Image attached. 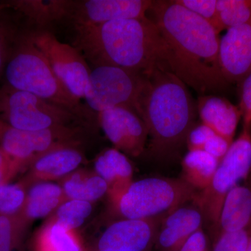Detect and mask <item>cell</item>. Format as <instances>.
<instances>
[{
    "label": "cell",
    "mask_w": 251,
    "mask_h": 251,
    "mask_svg": "<svg viewBox=\"0 0 251 251\" xmlns=\"http://www.w3.org/2000/svg\"><path fill=\"white\" fill-rule=\"evenodd\" d=\"M214 134V132L203 124L195 126L186 138L188 151L204 150L206 142Z\"/></svg>",
    "instance_id": "cell-32"
},
{
    "label": "cell",
    "mask_w": 251,
    "mask_h": 251,
    "mask_svg": "<svg viewBox=\"0 0 251 251\" xmlns=\"http://www.w3.org/2000/svg\"><path fill=\"white\" fill-rule=\"evenodd\" d=\"M251 126H244L242 133L232 142L220 162L211 184L196 195L194 202L204 219L218 224L225 197L251 169Z\"/></svg>",
    "instance_id": "cell-8"
},
{
    "label": "cell",
    "mask_w": 251,
    "mask_h": 251,
    "mask_svg": "<svg viewBox=\"0 0 251 251\" xmlns=\"http://www.w3.org/2000/svg\"><path fill=\"white\" fill-rule=\"evenodd\" d=\"M247 251H251V237L250 239V242H249V246H248Z\"/></svg>",
    "instance_id": "cell-39"
},
{
    "label": "cell",
    "mask_w": 251,
    "mask_h": 251,
    "mask_svg": "<svg viewBox=\"0 0 251 251\" xmlns=\"http://www.w3.org/2000/svg\"><path fill=\"white\" fill-rule=\"evenodd\" d=\"M206 236L200 229L188 238L179 251H206Z\"/></svg>",
    "instance_id": "cell-35"
},
{
    "label": "cell",
    "mask_w": 251,
    "mask_h": 251,
    "mask_svg": "<svg viewBox=\"0 0 251 251\" xmlns=\"http://www.w3.org/2000/svg\"><path fill=\"white\" fill-rule=\"evenodd\" d=\"M240 110L244 126H251V72L242 82Z\"/></svg>",
    "instance_id": "cell-33"
},
{
    "label": "cell",
    "mask_w": 251,
    "mask_h": 251,
    "mask_svg": "<svg viewBox=\"0 0 251 251\" xmlns=\"http://www.w3.org/2000/svg\"><path fill=\"white\" fill-rule=\"evenodd\" d=\"M231 144L226 138L215 133L207 140L203 150L215 158L220 163L228 151Z\"/></svg>",
    "instance_id": "cell-34"
},
{
    "label": "cell",
    "mask_w": 251,
    "mask_h": 251,
    "mask_svg": "<svg viewBox=\"0 0 251 251\" xmlns=\"http://www.w3.org/2000/svg\"><path fill=\"white\" fill-rule=\"evenodd\" d=\"M9 126L6 123V122L1 120L0 119V141H1V138H2L3 135H4L6 130L9 128Z\"/></svg>",
    "instance_id": "cell-37"
},
{
    "label": "cell",
    "mask_w": 251,
    "mask_h": 251,
    "mask_svg": "<svg viewBox=\"0 0 251 251\" xmlns=\"http://www.w3.org/2000/svg\"><path fill=\"white\" fill-rule=\"evenodd\" d=\"M250 239L246 229L222 232L218 238L213 251H247Z\"/></svg>",
    "instance_id": "cell-31"
},
{
    "label": "cell",
    "mask_w": 251,
    "mask_h": 251,
    "mask_svg": "<svg viewBox=\"0 0 251 251\" xmlns=\"http://www.w3.org/2000/svg\"><path fill=\"white\" fill-rule=\"evenodd\" d=\"M9 7L0 11V79L23 36L29 30L21 25L18 18L9 12Z\"/></svg>",
    "instance_id": "cell-23"
},
{
    "label": "cell",
    "mask_w": 251,
    "mask_h": 251,
    "mask_svg": "<svg viewBox=\"0 0 251 251\" xmlns=\"http://www.w3.org/2000/svg\"><path fill=\"white\" fill-rule=\"evenodd\" d=\"M152 4L150 0H70L66 21L77 28L145 18Z\"/></svg>",
    "instance_id": "cell-11"
},
{
    "label": "cell",
    "mask_w": 251,
    "mask_h": 251,
    "mask_svg": "<svg viewBox=\"0 0 251 251\" xmlns=\"http://www.w3.org/2000/svg\"><path fill=\"white\" fill-rule=\"evenodd\" d=\"M196 195V190L182 179L146 178L132 183L117 206L126 219H159L194 201Z\"/></svg>",
    "instance_id": "cell-5"
},
{
    "label": "cell",
    "mask_w": 251,
    "mask_h": 251,
    "mask_svg": "<svg viewBox=\"0 0 251 251\" xmlns=\"http://www.w3.org/2000/svg\"><path fill=\"white\" fill-rule=\"evenodd\" d=\"M251 220V190L236 186L225 197L218 224L222 232L246 229Z\"/></svg>",
    "instance_id": "cell-20"
},
{
    "label": "cell",
    "mask_w": 251,
    "mask_h": 251,
    "mask_svg": "<svg viewBox=\"0 0 251 251\" xmlns=\"http://www.w3.org/2000/svg\"><path fill=\"white\" fill-rule=\"evenodd\" d=\"M148 12L168 46L171 72L202 95L222 90L227 82L220 66L215 28L175 0L153 1Z\"/></svg>",
    "instance_id": "cell-1"
},
{
    "label": "cell",
    "mask_w": 251,
    "mask_h": 251,
    "mask_svg": "<svg viewBox=\"0 0 251 251\" xmlns=\"http://www.w3.org/2000/svg\"><path fill=\"white\" fill-rule=\"evenodd\" d=\"M147 77L114 66L94 67L91 69L84 93L86 105L97 115L121 106L132 109L137 113Z\"/></svg>",
    "instance_id": "cell-7"
},
{
    "label": "cell",
    "mask_w": 251,
    "mask_h": 251,
    "mask_svg": "<svg viewBox=\"0 0 251 251\" xmlns=\"http://www.w3.org/2000/svg\"><path fill=\"white\" fill-rule=\"evenodd\" d=\"M74 30L72 46L94 67L114 66L146 76L158 69L171 72L166 41L148 16Z\"/></svg>",
    "instance_id": "cell-2"
},
{
    "label": "cell",
    "mask_w": 251,
    "mask_h": 251,
    "mask_svg": "<svg viewBox=\"0 0 251 251\" xmlns=\"http://www.w3.org/2000/svg\"><path fill=\"white\" fill-rule=\"evenodd\" d=\"M84 159L79 146H68L52 150L30 165L31 179L48 180L66 176L78 168Z\"/></svg>",
    "instance_id": "cell-18"
},
{
    "label": "cell",
    "mask_w": 251,
    "mask_h": 251,
    "mask_svg": "<svg viewBox=\"0 0 251 251\" xmlns=\"http://www.w3.org/2000/svg\"><path fill=\"white\" fill-rule=\"evenodd\" d=\"M26 196L22 184H0V215L14 216L22 211Z\"/></svg>",
    "instance_id": "cell-29"
},
{
    "label": "cell",
    "mask_w": 251,
    "mask_h": 251,
    "mask_svg": "<svg viewBox=\"0 0 251 251\" xmlns=\"http://www.w3.org/2000/svg\"><path fill=\"white\" fill-rule=\"evenodd\" d=\"M0 116L11 128L26 131L86 123L67 109L5 84L0 87Z\"/></svg>",
    "instance_id": "cell-6"
},
{
    "label": "cell",
    "mask_w": 251,
    "mask_h": 251,
    "mask_svg": "<svg viewBox=\"0 0 251 251\" xmlns=\"http://www.w3.org/2000/svg\"><path fill=\"white\" fill-rule=\"evenodd\" d=\"M64 191L59 185L49 181L36 183L29 190L20 215L26 222L49 215L62 203Z\"/></svg>",
    "instance_id": "cell-21"
},
{
    "label": "cell",
    "mask_w": 251,
    "mask_h": 251,
    "mask_svg": "<svg viewBox=\"0 0 251 251\" xmlns=\"http://www.w3.org/2000/svg\"><path fill=\"white\" fill-rule=\"evenodd\" d=\"M29 37L66 88L74 97L83 99L92 69L82 54L74 46L60 42L50 31L33 29Z\"/></svg>",
    "instance_id": "cell-10"
},
{
    "label": "cell",
    "mask_w": 251,
    "mask_h": 251,
    "mask_svg": "<svg viewBox=\"0 0 251 251\" xmlns=\"http://www.w3.org/2000/svg\"><path fill=\"white\" fill-rule=\"evenodd\" d=\"M219 62L227 82H242L251 72V20L227 29L220 39Z\"/></svg>",
    "instance_id": "cell-14"
},
{
    "label": "cell",
    "mask_w": 251,
    "mask_h": 251,
    "mask_svg": "<svg viewBox=\"0 0 251 251\" xmlns=\"http://www.w3.org/2000/svg\"><path fill=\"white\" fill-rule=\"evenodd\" d=\"M219 164V161L204 150L188 151L181 161L182 179L196 191H204L211 184Z\"/></svg>",
    "instance_id": "cell-22"
},
{
    "label": "cell",
    "mask_w": 251,
    "mask_h": 251,
    "mask_svg": "<svg viewBox=\"0 0 251 251\" xmlns=\"http://www.w3.org/2000/svg\"><path fill=\"white\" fill-rule=\"evenodd\" d=\"M16 174L12 163L9 157L0 148V184L8 183Z\"/></svg>",
    "instance_id": "cell-36"
},
{
    "label": "cell",
    "mask_w": 251,
    "mask_h": 251,
    "mask_svg": "<svg viewBox=\"0 0 251 251\" xmlns=\"http://www.w3.org/2000/svg\"><path fill=\"white\" fill-rule=\"evenodd\" d=\"M23 36L5 69V85L29 92L75 114L86 122L97 115L74 97L54 74L45 56L34 46L29 31Z\"/></svg>",
    "instance_id": "cell-4"
},
{
    "label": "cell",
    "mask_w": 251,
    "mask_h": 251,
    "mask_svg": "<svg viewBox=\"0 0 251 251\" xmlns=\"http://www.w3.org/2000/svg\"><path fill=\"white\" fill-rule=\"evenodd\" d=\"M175 1L185 9L210 23L216 30L217 0H175Z\"/></svg>",
    "instance_id": "cell-30"
},
{
    "label": "cell",
    "mask_w": 251,
    "mask_h": 251,
    "mask_svg": "<svg viewBox=\"0 0 251 251\" xmlns=\"http://www.w3.org/2000/svg\"><path fill=\"white\" fill-rule=\"evenodd\" d=\"M218 33L251 20V0H217Z\"/></svg>",
    "instance_id": "cell-26"
},
{
    "label": "cell",
    "mask_w": 251,
    "mask_h": 251,
    "mask_svg": "<svg viewBox=\"0 0 251 251\" xmlns=\"http://www.w3.org/2000/svg\"><path fill=\"white\" fill-rule=\"evenodd\" d=\"M203 217L199 208L181 206L167 215L156 240L161 251H179L193 233L201 229Z\"/></svg>",
    "instance_id": "cell-15"
},
{
    "label": "cell",
    "mask_w": 251,
    "mask_h": 251,
    "mask_svg": "<svg viewBox=\"0 0 251 251\" xmlns=\"http://www.w3.org/2000/svg\"><path fill=\"white\" fill-rule=\"evenodd\" d=\"M159 219L122 220L99 239L98 251H146L156 240Z\"/></svg>",
    "instance_id": "cell-13"
},
{
    "label": "cell",
    "mask_w": 251,
    "mask_h": 251,
    "mask_svg": "<svg viewBox=\"0 0 251 251\" xmlns=\"http://www.w3.org/2000/svg\"><path fill=\"white\" fill-rule=\"evenodd\" d=\"M62 189L70 200L91 202L103 197L108 191V186L98 175L87 176L75 173L66 180Z\"/></svg>",
    "instance_id": "cell-24"
},
{
    "label": "cell",
    "mask_w": 251,
    "mask_h": 251,
    "mask_svg": "<svg viewBox=\"0 0 251 251\" xmlns=\"http://www.w3.org/2000/svg\"><path fill=\"white\" fill-rule=\"evenodd\" d=\"M95 171L106 181L112 199L117 203L132 184L133 170L126 155L115 148L107 149L96 159Z\"/></svg>",
    "instance_id": "cell-17"
},
{
    "label": "cell",
    "mask_w": 251,
    "mask_h": 251,
    "mask_svg": "<svg viewBox=\"0 0 251 251\" xmlns=\"http://www.w3.org/2000/svg\"><path fill=\"white\" fill-rule=\"evenodd\" d=\"M92 211L91 202L69 200L57 208L55 222L69 230L74 231L84 224Z\"/></svg>",
    "instance_id": "cell-27"
},
{
    "label": "cell",
    "mask_w": 251,
    "mask_h": 251,
    "mask_svg": "<svg viewBox=\"0 0 251 251\" xmlns=\"http://www.w3.org/2000/svg\"><path fill=\"white\" fill-rule=\"evenodd\" d=\"M26 223L20 214L0 215V251H14L21 243Z\"/></svg>",
    "instance_id": "cell-28"
},
{
    "label": "cell",
    "mask_w": 251,
    "mask_h": 251,
    "mask_svg": "<svg viewBox=\"0 0 251 251\" xmlns=\"http://www.w3.org/2000/svg\"><path fill=\"white\" fill-rule=\"evenodd\" d=\"M197 105L188 86L169 71H154L147 77L137 113L146 124L156 156L174 155L195 126Z\"/></svg>",
    "instance_id": "cell-3"
},
{
    "label": "cell",
    "mask_w": 251,
    "mask_h": 251,
    "mask_svg": "<svg viewBox=\"0 0 251 251\" xmlns=\"http://www.w3.org/2000/svg\"><path fill=\"white\" fill-rule=\"evenodd\" d=\"M8 7H9V5L6 4V3H0V11Z\"/></svg>",
    "instance_id": "cell-38"
},
{
    "label": "cell",
    "mask_w": 251,
    "mask_h": 251,
    "mask_svg": "<svg viewBox=\"0 0 251 251\" xmlns=\"http://www.w3.org/2000/svg\"><path fill=\"white\" fill-rule=\"evenodd\" d=\"M97 121L115 149L128 156H139L145 151L149 130L146 124L126 107H116L97 114Z\"/></svg>",
    "instance_id": "cell-12"
},
{
    "label": "cell",
    "mask_w": 251,
    "mask_h": 251,
    "mask_svg": "<svg viewBox=\"0 0 251 251\" xmlns=\"http://www.w3.org/2000/svg\"><path fill=\"white\" fill-rule=\"evenodd\" d=\"M4 3L35 25L34 30L49 31L51 25L66 21L70 0H13Z\"/></svg>",
    "instance_id": "cell-19"
},
{
    "label": "cell",
    "mask_w": 251,
    "mask_h": 251,
    "mask_svg": "<svg viewBox=\"0 0 251 251\" xmlns=\"http://www.w3.org/2000/svg\"><path fill=\"white\" fill-rule=\"evenodd\" d=\"M35 251H84L77 238L54 221L36 238Z\"/></svg>",
    "instance_id": "cell-25"
},
{
    "label": "cell",
    "mask_w": 251,
    "mask_h": 251,
    "mask_svg": "<svg viewBox=\"0 0 251 251\" xmlns=\"http://www.w3.org/2000/svg\"><path fill=\"white\" fill-rule=\"evenodd\" d=\"M82 131L80 126L54 127L37 131H26L9 126L0 141V148L11 160L16 173L22 167L31 165L52 150L79 146Z\"/></svg>",
    "instance_id": "cell-9"
},
{
    "label": "cell",
    "mask_w": 251,
    "mask_h": 251,
    "mask_svg": "<svg viewBox=\"0 0 251 251\" xmlns=\"http://www.w3.org/2000/svg\"><path fill=\"white\" fill-rule=\"evenodd\" d=\"M197 110L202 124L232 143L242 112L227 99L212 94L199 97Z\"/></svg>",
    "instance_id": "cell-16"
}]
</instances>
